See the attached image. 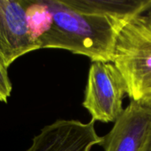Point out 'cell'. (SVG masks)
Wrapping results in <instances>:
<instances>
[{
  "label": "cell",
  "mask_w": 151,
  "mask_h": 151,
  "mask_svg": "<svg viewBox=\"0 0 151 151\" xmlns=\"http://www.w3.org/2000/svg\"><path fill=\"white\" fill-rule=\"evenodd\" d=\"M48 24L36 42L40 49H60L92 62H111L118 24L96 14L77 11L64 0H45Z\"/></svg>",
  "instance_id": "cell-1"
},
{
  "label": "cell",
  "mask_w": 151,
  "mask_h": 151,
  "mask_svg": "<svg viewBox=\"0 0 151 151\" xmlns=\"http://www.w3.org/2000/svg\"><path fill=\"white\" fill-rule=\"evenodd\" d=\"M111 63L131 100L139 102L151 91V21L146 15L118 26Z\"/></svg>",
  "instance_id": "cell-2"
},
{
  "label": "cell",
  "mask_w": 151,
  "mask_h": 151,
  "mask_svg": "<svg viewBox=\"0 0 151 151\" xmlns=\"http://www.w3.org/2000/svg\"><path fill=\"white\" fill-rule=\"evenodd\" d=\"M126 95L125 81L111 62H92L82 103L92 120L115 123L124 110L122 103Z\"/></svg>",
  "instance_id": "cell-3"
},
{
  "label": "cell",
  "mask_w": 151,
  "mask_h": 151,
  "mask_svg": "<svg viewBox=\"0 0 151 151\" xmlns=\"http://www.w3.org/2000/svg\"><path fill=\"white\" fill-rule=\"evenodd\" d=\"M39 50L28 27L26 0H0V58L8 68L17 58Z\"/></svg>",
  "instance_id": "cell-4"
},
{
  "label": "cell",
  "mask_w": 151,
  "mask_h": 151,
  "mask_svg": "<svg viewBox=\"0 0 151 151\" xmlns=\"http://www.w3.org/2000/svg\"><path fill=\"white\" fill-rule=\"evenodd\" d=\"M95 123L92 119L88 123L58 119L42 128L25 151H90L93 146L103 142Z\"/></svg>",
  "instance_id": "cell-5"
},
{
  "label": "cell",
  "mask_w": 151,
  "mask_h": 151,
  "mask_svg": "<svg viewBox=\"0 0 151 151\" xmlns=\"http://www.w3.org/2000/svg\"><path fill=\"white\" fill-rule=\"evenodd\" d=\"M150 134L151 109L131 100L100 146L104 151H143Z\"/></svg>",
  "instance_id": "cell-6"
},
{
  "label": "cell",
  "mask_w": 151,
  "mask_h": 151,
  "mask_svg": "<svg viewBox=\"0 0 151 151\" xmlns=\"http://www.w3.org/2000/svg\"><path fill=\"white\" fill-rule=\"evenodd\" d=\"M72 8L107 17L118 25L151 10V0H64Z\"/></svg>",
  "instance_id": "cell-7"
},
{
  "label": "cell",
  "mask_w": 151,
  "mask_h": 151,
  "mask_svg": "<svg viewBox=\"0 0 151 151\" xmlns=\"http://www.w3.org/2000/svg\"><path fill=\"white\" fill-rule=\"evenodd\" d=\"M7 70L8 68L0 58V102L4 103H7L12 89Z\"/></svg>",
  "instance_id": "cell-8"
},
{
  "label": "cell",
  "mask_w": 151,
  "mask_h": 151,
  "mask_svg": "<svg viewBox=\"0 0 151 151\" xmlns=\"http://www.w3.org/2000/svg\"><path fill=\"white\" fill-rule=\"evenodd\" d=\"M140 104H142V105L146 106V107H149L151 109V91L148 92L147 94H145L142 98L139 101Z\"/></svg>",
  "instance_id": "cell-9"
},
{
  "label": "cell",
  "mask_w": 151,
  "mask_h": 151,
  "mask_svg": "<svg viewBox=\"0 0 151 151\" xmlns=\"http://www.w3.org/2000/svg\"><path fill=\"white\" fill-rule=\"evenodd\" d=\"M143 151H151V134L150 137H149V140L147 142V144H146Z\"/></svg>",
  "instance_id": "cell-10"
},
{
  "label": "cell",
  "mask_w": 151,
  "mask_h": 151,
  "mask_svg": "<svg viewBox=\"0 0 151 151\" xmlns=\"http://www.w3.org/2000/svg\"><path fill=\"white\" fill-rule=\"evenodd\" d=\"M146 16L148 17V19L151 21V10L150 12H148V14H146Z\"/></svg>",
  "instance_id": "cell-11"
}]
</instances>
